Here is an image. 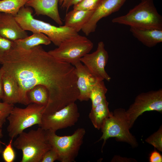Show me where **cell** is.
<instances>
[{
	"instance_id": "e0dca14e",
	"label": "cell",
	"mask_w": 162,
	"mask_h": 162,
	"mask_svg": "<svg viewBox=\"0 0 162 162\" xmlns=\"http://www.w3.org/2000/svg\"><path fill=\"white\" fill-rule=\"evenodd\" d=\"M3 102L14 105L20 103L19 87L14 78L4 71L2 76Z\"/></svg>"
},
{
	"instance_id": "f546056e",
	"label": "cell",
	"mask_w": 162,
	"mask_h": 162,
	"mask_svg": "<svg viewBox=\"0 0 162 162\" xmlns=\"http://www.w3.org/2000/svg\"><path fill=\"white\" fill-rule=\"evenodd\" d=\"M149 161L150 162H162V155L159 152L154 150L150 153Z\"/></svg>"
},
{
	"instance_id": "277c9868",
	"label": "cell",
	"mask_w": 162,
	"mask_h": 162,
	"mask_svg": "<svg viewBox=\"0 0 162 162\" xmlns=\"http://www.w3.org/2000/svg\"><path fill=\"white\" fill-rule=\"evenodd\" d=\"M13 145L22 152L21 162H40L44 154L51 148L45 130L40 127L36 130L21 133L14 141Z\"/></svg>"
},
{
	"instance_id": "f1b7e54d",
	"label": "cell",
	"mask_w": 162,
	"mask_h": 162,
	"mask_svg": "<svg viewBox=\"0 0 162 162\" xmlns=\"http://www.w3.org/2000/svg\"><path fill=\"white\" fill-rule=\"evenodd\" d=\"M58 154L55 151L51 148L43 156L40 162H53L58 160Z\"/></svg>"
},
{
	"instance_id": "4fadbf2b",
	"label": "cell",
	"mask_w": 162,
	"mask_h": 162,
	"mask_svg": "<svg viewBox=\"0 0 162 162\" xmlns=\"http://www.w3.org/2000/svg\"><path fill=\"white\" fill-rule=\"evenodd\" d=\"M76 74L77 77L76 85L79 94L78 100L80 101H87L90 99L92 89L98 81L80 61L76 63Z\"/></svg>"
},
{
	"instance_id": "603a6c76",
	"label": "cell",
	"mask_w": 162,
	"mask_h": 162,
	"mask_svg": "<svg viewBox=\"0 0 162 162\" xmlns=\"http://www.w3.org/2000/svg\"><path fill=\"white\" fill-rule=\"evenodd\" d=\"M28 0H0V12L10 14L15 16Z\"/></svg>"
},
{
	"instance_id": "5b68a950",
	"label": "cell",
	"mask_w": 162,
	"mask_h": 162,
	"mask_svg": "<svg viewBox=\"0 0 162 162\" xmlns=\"http://www.w3.org/2000/svg\"><path fill=\"white\" fill-rule=\"evenodd\" d=\"M130 129L126 110L121 108L115 110L105 120L100 129L102 134L98 142L104 140L102 149L106 140L111 137L115 138L117 141L127 143L133 147H137V142Z\"/></svg>"
},
{
	"instance_id": "8fae6325",
	"label": "cell",
	"mask_w": 162,
	"mask_h": 162,
	"mask_svg": "<svg viewBox=\"0 0 162 162\" xmlns=\"http://www.w3.org/2000/svg\"><path fill=\"white\" fill-rule=\"evenodd\" d=\"M103 41L99 42L96 50L82 57L80 61L87 68L91 73L99 81H110L111 77L105 70L109 55Z\"/></svg>"
},
{
	"instance_id": "7a4b0ae2",
	"label": "cell",
	"mask_w": 162,
	"mask_h": 162,
	"mask_svg": "<svg viewBox=\"0 0 162 162\" xmlns=\"http://www.w3.org/2000/svg\"><path fill=\"white\" fill-rule=\"evenodd\" d=\"M31 8L22 7L15 18L22 28L33 33H40L46 35L57 46L65 40L78 34L72 28L65 26H56L34 19Z\"/></svg>"
},
{
	"instance_id": "2e32d148",
	"label": "cell",
	"mask_w": 162,
	"mask_h": 162,
	"mask_svg": "<svg viewBox=\"0 0 162 162\" xmlns=\"http://www.w3.org/2000/svg\"><path fill=\"white\" fill-rule=\"evenodd\" d=\"M130 27L134 36L148 47H154L162 42V29Z\"/></svg>"
},
{
	"instance_id": "4316f807",
	"label": "cell",
	"mask_w": 162,
	"mask_h": 162,
	"mask_svg": "<svg viewBox=\"0 0 162 162\" xmlns=\"http://www.w3.org/2000/svg\"><path fill=\"white\" fill-rule=\"evenodd\" d=\"M15 46L14 41L5 39L0 36V64H2L6 53Z\"/></svg>"
},
{
	"instance_id": "7402d4cb",
	"label": "cell",
	"mask_w": 162,
	"mask_h": 162,
	"mask_svg": "<svg viewBox=\"0 0 162 162\" xmlns=\"http://www.w3.org/2000/svg\"><path fill=\"white\" fill-rule=\"evenodd\" d=\"M107 91L103 81H98L92 87L90 96L92 102V108L94 107L106 98Z\"/></svg>"
},
{
	"instance_id": "d590c367",
	"label": "cell",
	"mask_w": 162,
	"mask_h": 162,
	"mask_svg": "<svg viewBox=\"0 0 162 162\" xmlns=\"http://www.w3.org/2000/svg\"><path fill=\"white\" fill-rule=\"evenodd\" d=\"M1 13V12H0V15Z\"/></svg>"
},
{
	"instance_id": "d6986e66",
	"label": "cell",
	"mask_w": 162,
	"mask_h": 162,
	"mask_svg": "<svg viewBox=\"0 0 162 162\" xmlns=\"http://www.w3.org/2000/svg\"><path fill=\"white\" fill-rule=\"evenodd\" d=\"M109 102L105 98L100 103L92 108L88 117L94 127L100 129L105 120L111 114L108 107Z\"/></svg>"
},
{
	"instance_id": "9c48e42d",
	"label": "cell",
	"mask_w": 162,
	"mask_h": 162,
	"mask_svg": "<svg viewBox=\"0 0 162 162\" xmlns=\"http://www.w3.org/2000/svg\"><path fill=\"white\" fill-rule=\"evenodd\" d=\"M152 111L162 112V88L142 93L136 96L126 110L130 129L139 116L145 112Z\"/></svg>"
},
{
	"instance_id": "ac0fdd59",
	"label": "cell",
	"mask_w": 162,
	"mask_h": 162,
	"mask_svg": "<svg viewBox=\"0 0 162 162\" xmlns=\"http://www.w3.org/2000/svg\"><path fill=\"white\" fill-rule=\"evenodd\" d=\"M94 11L73 9L66 14L64 26L78 32L82 30Z\"/></svg>"
},
{
	"instance_id": "e575fe53",
	"label": "cell",
	"mask_w": 162,
	"mask_h": 162,
	"mask_svg": "<svg viewBox=\"0 0 162 162\" xmlns=\"http://www.w3.org/2000/svg\"><path fill=\"white\" fill-rule=\"evenodd\" d=\"M66 0H59L58 3L62 8H64V6Z\"/></svg>"
},
{
	"instance_id": "6da1fadb",
	"label": "cell",
	"mask_w": 162,
	"mask_h": 162,
	"mask_svg": "<svg viewBox=\"0 0 162 162\" xmlns=\"http://www.w3.org/2000/svg\"><path fill=\"white\" fill-rule=\"evenodd\" d=\"M2 67L16 80L20 104H29L27 92L35 86H45L49 94L43 114L52 113L78 100L75 67L58 60L40 45L29 50L16 46L7 52Z\"/></svg>"
},
{
	"instance_id": "44dd1931",
	"label": "cell",
	"mask_w": 162,
	"mask_h": 162,
	"mask_svg": "<svg viewBox=\"0 0 162 162\" xmlns=\"http://www.w3.org/2000/svg\"><path fill=\"white\" fill-rule=\"evenodd\" d=\"M29 104L35 103L46 106L48 101L49 94L46 88L42 85H37L27 92Z\"/></svg>"
},
{
	"instance_id": "3957f363",
	"label": "cell",
	"mask_w": 162,
	"mask_h": 162,
	"mask_svg": "<svg viewBox=\"0 0 162 162\" xmlns=\"http://www.w3.org/2000/svg\"><path fill=\"white\" fill-rule=\"evenodd\" d=\"M113 23L141 28L162 29V17L154 0H141L126 14L113 18Z\"/></svg>"
},
{
	"instance_id": "5bb4252c",
	"label": "cell",
	"mask_w": 162,
	"mask_h": 162,
	"mask_svg": "<svg viewBox=\"0 0 162 162\" xmlns=\"http://www.w3.org/2000/svg\"><path fill=\"white\" fill-rule=\"evenodd\" d=\"M0 36L14 41L25 38L28 35L26 31L16 20L14 16L3 13H1L0 15Z\"/></svg>"
},
{
	"instance_id": "7c38bea8",
	"label": "cell",
	"mask_w": 162,
	"mask_h": 162,
	"mask_svg": "<svg viewBox=\"0 0 162 162\" xmlns=\"http://www.w3.org/2000/svg\"><path fill=\"white\" fill-rule=\"evenodd\" d=\"M126 0H102L81 30L86 35L95 31L98 22L104 17L118 11Z\"/></svg>"
},
{
	"instance_id": "d6a6232c",
	"label": "cell",
	"mask_w": 162,
	"mask_h": 162,
	"mask_svg": "<svg viewBox=\"0 0 162 162\" xmlns=\"http://www.w3.org/2000/svg\"><path fill=\"white\" fill-rule=\"evenodd\" d=\"M4 72L2 67L0 68V100H2L3 97V91L2 76Z\"/></svg>"
},
{
	"instance_id": "ba28073f",
	"label": "cell",
	"mask_w": 162,
	"mask_h": 162,
	"mask_svg": "<svg viewBox=\"0 0 162 162\" xmlns=\"http://www.w3.org/2000/svg\"><path fill=\"white\" fill-rule=\"evenodd\" d=\"M93 46L91 40L78 34L65 40L58 47L48 52L58 60L74 66L89 53Z\"/></svg>"
},
{
	"instance_id": "83f0119b",
	"label": "cell",
	"mask_w": 162,
	"mask_h": 162,
	"mask_svg": "<svg viewBox=\"0 0 162 162\" xmlns=\"http://www.w3.org/2000/svg\"><path fill=\"white\" fill-rule=\"evenodd\" d=\"M13 140L10 139L2 152L3 159L5 162H13L15 159L16 153L12 146Z\"/></svg>"
},
{
	"instance_id": "484cf974",
	"label": "cell",
	"mask_w": 162,
	"mask_h": 162,
	"mask_svg": "<svg viewBox=\"0 0 162 162\" xmlns=\"http://www.w3.org/2000/svg\"><path fill=\"white\" fill-rule=\"evenodd\" d=\"M14 105L0 101V128H2L14 107Z\"/></svg>"
},
{
	"instance_id": "9a60e30c",
	"label": "cell",
	"mask_w": 162,
	"mask_h": 162,
	"mask_svg": "<svg viewBox=\"0 0 162 162\" xmlns=\"http://www.w3.org/2000/svg\"><path fill=\"white\" fill-rule=\"evenodd\" d=\"M59 0H28L25 6L34 9L35 14L46 16L61 26L63 22L58 11Z\"/></svg>"
},
{
	"instance_id": "cb8c5ba5",
	"label": "cell",
	"mask_w": 162,
	"mask_h": 162,
	"mask_svg": "<svg viewBox=\"0 0 162 162\" xmlns=\"http://www.w3.org/2000/svg\"><path fill=\"white\" fill-rule=\"evenodd\" d=\"M102 0H82L73 6V9L86 11H94Z\"/></svg>"
},
{
	"instance_id": "836d02e7",
	"label": "cell",
	"mask_w": 162,
	"mask_h": 162,
	"mask_svg": "<svg viewBox=\"0 0 162 162\" xmlns=\"http://www.w3.org/2000/svg\"><path fill=\"white\" fill-rule=\"evenodd\" d=\"M3 136L2 134V128H0V153H2L3 148L2 146V144L5 145L4 143L2 142L1 141V139Z\"/></svg>"
},
{
	"instance_id": "30bf717a",
	"label": "cell",
	"mask_w": 162,
	"mask_h": 162,
	"mask_svg": "<svg viewBox=\"0 0 162 162\" xmlns=\"http://www.w3.org/2000/svg\"><path fill=\"white\" fill-rule=\"evenodd\" d=\"M80 116L77 105L74 103L52 113L43 114L38 126L45 130L56 132L59 130L75 125Z\"/></svg>"
},
{
	"instance_id": "8992f818",
	"label": "cell",
	"mask_w": 162,
	"mask_h": 162,
	"mask_svg": "<svg viewBox=\"0 0 162 162\" xmlns=\"http://www.w3.org/2000/svg\"><path fill=\"white\" fill-rule=\"evenodd\" d=\"M45 131L47 141L57 153L58 160L61 162L75 161L83 142L85 129L78 128L71 135L62 136L57 135L55 131Z\"/></svg>"
},
{
	"instance_id": "52a82bcc",
	"label": "cell",
	"mask_w": 162,
	"mask_h": 162,
	"mask_svg": "<svg viewBox=\"0 0 162 162\" xmlns=\"http://www.w3.org/2000/svg\"><path fill=\"white\" fill-rule=\"evenodd\" d=\"M45 106L29 104L25 108L14 107L8 116L7 130L10 139H13L27 128L41 122Z\"/></svg>"
},
{
	"instance_id": "ffe728a7",
	"label": "cell",
	"mask_w": 162,
	"mask_h": 162,
	"mask_svg": "<svg viewBox=\"0 0 162 162\" xmlns=\"http://www.w3.org/2000/svg\"><path fill=\"white\" fill-rule=\"evenodd\" d=\"M14 41L16 46L25 50H29L41 44L49 45L51 42L46 35L40 33H33L30 36Z\"/></svg>"
},
{
	"instance_id": "d4e9b609",
	"label": "cell",
	"mask_w": 162,
	"mask_h": 162,
	"mask_svg": "<svg viewBox=\"0 0 162 162\" xmlns=\"http://www.w3.org/2000/svg\"><path fill=\"white\" fill-rule=\"evenodd\" d=\"M146 142L152 145L159 151L162 152V127L145 140Z\"/></svg>"
},
{
	"instance_id": "4dcf8cb0",
	"label": "cell",
	"mask_w": 162,
	"mask_h": 162,
	"mask_svg": "<svg viewBox=\"0 0 162 162\" xmlns=\"http://www.w3.org/2000/svg\"><path fill=\"white\" fill-rule=\"evenodd\" d=\"M112 161V162H132L136 160L133 158H123L119 156H116L114 157Z\"/></svg>"
},
{
	"instance_id": "1f68e13d",
	"label": "cell",
	"mask_w": 162,
	"mask_h": 162,
	"mask_svg": "<svg viewBox=\"0 0 162 162\" xmlns=\"http://www.w3.org/2000/svg\"><path fill=\"white\" fill-rule=\"evenodd\" d=\"M82 0H67L64 8H66L67 11L70 7L77 4Z\"/></svg>"
}]
</instances>
